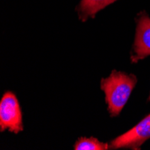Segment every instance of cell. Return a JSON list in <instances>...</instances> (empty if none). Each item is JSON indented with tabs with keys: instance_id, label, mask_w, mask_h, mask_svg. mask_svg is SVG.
<instances>
[{
	"instance_id": "cell-1",
	"label": "cell",
	"mask_w": 150,
	"mask_h": 150,
	"mask_svg": "<svg viewBox=\"0 0 150 150\" xmlns=\"http://www.w3.org/2000/svg\"><path fill=\"white\" fill-rule=\"evenodd\" d=\"M137 83L134 75L113 70L110 76L102 79L101 88L105 93V102L111 116H117L128 102Z\"/></svg>"
},
{
	"instance_id": "cell-2",
	"label": "cell",
	"mask_w": 150,
	"mask_h": 150,
	"mask_svg": "<svg viewBox=\"0 0 150 150\" xmlns=\"http://www.w3.org/2000/svg\"><path fill=\"white\" fill-rule=\"evenodd\" d=\"M6 129L16 134L23 130L21 108L16 96L11 92L6 93L0 102V130Z\"/></svg>"
},
{
	"instance_id": "cell-3",
	"label": "cell",
	"mask_w": 150,
	"mask_h": 150,
	"mask_svg": "<svg viewBox=\"0 0 150 150\" xmlns=\"http://www.w3.org/2000/svg\"><path fill=\"white\" fill-rule=\"evenodd\" d=\"M150 138V114L128 132L119 136L110 144V148L139 149Z\"/></svg>"
},
{
	"instance_id": "cell-4",
	"label": "cell",
	"mask_w": 150,
	"mask_h": 150,
	"mask_svg": "<svg viewBox=\"0 0 150 150\" xmlns=\"http://www.w3.org/2000/svg\"><path fill=\"white\" fill-rule=\"evenodd\" d=\"M133 51L131 57L133 63L150 56V18L144 12L140 13L137 20Z\"/></svg>"
},
{
	"instance_id": "cell-5",
	"label": "cell",
	"mask_w": 150,
	"mask_h": 150,
	"mask_svg": "<svg viewBox=\"0 0 150 150\" xmlns=\"http://www.w3.org/2000/svg\"><path fill=\"white\" fill-rule=\"evenodd\" d=\"M115 1L117 0H81L79 6L76 7L79 19L85 22L89 17L93 18L98 12Z\"/></svg>"
},
{
	"instance_id": "cell-6",
	"label": "cell",
	"mask_w": 150,
	"mask_h": 150,
	"mask_svg": "<svg viewBox=\"0 0 150 150\" xmlns=\"http://www.w3.org/2000/svg\"><path fill=\"white\" fill-rule=\"evenodd\" d=\"M109 147L107 144L102 143L94 138H81L75 144L76 150H105Z\"/></svg>"
},
{
	"instance_id": "cell-7",
	"label": "cell",
	"mask_w": 150,
	"mask_h": 150,
	"mask_svg": "<svg viewBox=\"0 0 150 150\" xmlns=\"http://www.w3.org/2000/svg\"><path fill=\"white\" fill-rule=\"evenodd\" d=\"M148 100L150 101V94H149V98H148Z\"/></svg>"
}]
</instances>
